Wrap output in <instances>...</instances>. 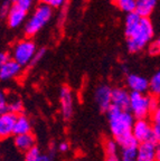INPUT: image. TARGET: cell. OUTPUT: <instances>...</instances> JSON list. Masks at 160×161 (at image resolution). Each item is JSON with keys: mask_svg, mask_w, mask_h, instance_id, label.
<instances>
[{"mask_svg": "<svg viewBox=\"0 0 160 161\" xmlns=\"http://www.w3.org/2000/svg\"><path fill=\"white\" fill-rule=\"evenodd\" d=\"M104 148L106 156H117L119 150V144L117 143V141L114 139H109V140L105 141Z\"/></svg>", "mask_w": 160, "mask_h": 161, "instance_id": "cell-24", "label": "cell"}, {"mask_svg": "<svg viewBox=\"0 0 160 161\" xmlns=\"http://www.w3.org/2000/svg\"><path fill=\"white\" fill-rule=\"evenodd\" d=\"M9 58L10 57L7 53H3V52H1V53H0V67H1V66H3V64L9 59Z\"/></svg>", "mask_w": 160, "mask_h": 161, "instance_id": "cell-32", "label": "cell"}, {"mask_svg": "<svg viewBox=\"0 0 160 161\" xmlns=\"http://www.w3.org/2000/svg\"><path fill=\"white\" fill-rule=\"evenodd\" d=\"M25 158L24 161H52L49 156L42 153V151L38 147L34 146L33 148H30L28 151L25 152Z\"/></svg>", "mask_w": 160, "mask_h": 161, "instance_id": "cell-19", "label": "cell"}, {"mask_svg": "<svg viewBox=\"0 0 160 161\" xmlns=\"http://www.w3.org/2000/svg\"><path fill=\"white\" fill-rule=\"evenodd\" d=\"M36 44L29 37L26 39H21L14 45L11 50V59L17 62L20 66H28L31 62L34 54H35Z\"/></svg>", "mask_w": 160, "mask_h": 161, "instance_id": "cell-4", "label": "cell"}, {"mask_svg": "<svg viewBox=\"0 0 160 161\" xmlns=\"http://www.w3.org/2000/svg\"><path fill=\"white\" fill-rule=\"evenodd\" d=\"M148 91H150L151 95L158 96L160 94V73L153 74L152 77L148 82Z\"/></svg>", "mask_w": 160, "mask_h": 161, "instance_id": "cell-21", "label": "cell"}, {"mask_svg": "<svg viewBox=\"0 0 160 161\" xmlns=\"http://www.w3.org/2000/svg\"><path fill=\"white\" fill-rule=\"evenodd\" d=\"M42 3H45V5L49 6L50 8H60L62 6L65 5L66 0H40Z\"/></svg>", "mask_w": 160, "mask_h": 161, "instance_id": "cell-28", "label": "cell"}, {"mask_svg": "<svg viewBox=\"0 0 160 161\" xmlns=\"http://www.w3.org/2000/svg\"><path fill=\"white\" fill-rule=\"evenodd\" d=\"M149 101L150 96L146 93L131 92L128 111L134 119H148V116L150 115Z\"/></svg>", "mask_w": 160, "mask_h": 161, "instance_id": "cell-5", "label": "cell"}, {"mask_svg": "<svg viewBox=\"0 0 160 161\" xmlns=\"http://www.w3.org/2000/svg\"><path fill=\"white\" fill-rule=\"evenodd\" d=\"M26 17H27V13L24 11L23 9L16 7V6H11V8L9 9V11L6 15V18H7V23L8 26L10 28H18L25 23Z\"/></svg>", "mask_w": 160, "mask_h": 161, "instance_id": "cell-13", "label": "cell"}, {"mask_svg": "<svg viewBox=\"0 0 160 161\" xmlns=\"http://www.w3.org/2000/svg\"><path fill=\"white\" fill-rule=\"evenodd\" d=\"M152 1H156V3H157V0H152Z\"/></svg>", "mask_w": 160, "mask_h": 161, "instance_id": "cell-35", "label": "cell"}, {"mask_svg": "<svg viewBox=\"0 0 160 161\" xmlns=\"http://www.w3.org/2000/svg\"><path fill=\"white\" fill-rule=\"evenodd\" d=\"M23 66H20L17 62L9 58V59L0 67V80H10L18 77L21 74Z\"/></svg>", "mask_w": 160, "mask_h": 161, "instance_id": "cell-10", "label": "cell"}, {"mask_svg": "<svg viewBox=\"0 0 160 161\" xmlns=\"http://www.w3.org/2000/svg\"><path fill=\"white\" fill-rule=\"evenodd\" d=\"M140 20L141 17L135 11L127 14V17H125V21H124V33L127 37L132 35V33L137 29V27L140 24Z\"/></svg>", "mask_w": 160, "mask_h": 161, "instance_id": "cell-17", "label": "cell"}, {"mask_svg": "<svg viewBox=\"0 0 160 161\" xmlns=\"http://www.w3.org/2000/svg\"><path fill=\"white\" fill-rule=\"evenodd\" d=\"M14 143H15V147L19 151L26 152V151H28L30 148H33L36 144V139L31 134V132L24 133V134H18V136H15Z\"/></svg>", "mask_w": 160, "mask_h": 161, "instance_id": "cell-15", "label": "cell"}, {"mask_svg": "<svg viewBox=\"0 0 160 161\" xmlns=\"http://www.w3.org/2000/svg\"><path fill=\"white\" fill-rule=\"evenodd\" d=\"M155 36V28L149 17H141L140 24L137 29L130 35L127 40L128 49L130 53H138L145 49Z\"/></svg>", "mask_w": 160, "mask_h": 161, "instance_id": "cell-2", "label": "cell"}, {"mask_svg": "<svg viewBox=\"0 0 160 161\" xmlns=\"http://www.w3.org/2000/svg\"><path fill=\"white\" fill-rule=\"evenodd\" d=\"M24 110L23 102L19 100V98H15L11 102H7V111L11 112L14 114H20Z\"/></svg>", "mask_w": 160, "mask_h": 161, "instance_id": "cell-23", "label": "cell"}, {"mask_svg": "<svg viewBox=\"0 0 160 161\" xmlns=\"http://www.w3.org/2000/svg\"><path fill=\"white\" fill-rule=\"evenodd\" d=\"M115 3L118 5L119 9L122 10L123 13L129 14V13L134 11L137 0H117Z\"/></svg>", "mask_w": 160, "mask_h": 161, "instance_id": "cell-22", "label": "cell"}, {"mask_svg": "<svg viewBox=\"0 0 160 161\" xmlns=\"http://www.w3.org/2000/svg\"><path fill=\"white\" fill-rule=\"evenodd\" d=\"M16 114L9 111L0 113V140H5L13 136Z\"/></svg>", "mask_w": 160, "mask_h": 161, "instance_id": "cell-9", "label": "cell"}, {"mask_svg": "<svg viewBox=\"0 0 160 161\" xmlns=\"http://www.w3.org/2000/svg\"><path fill=\"white\" fill-rule=\"evenodd\" d=\"M7 96H6L5 92L0 90V112H5L7 111Z\"/></svg>", "mask_w": 160, "mask_h": 161, "instance_id": "cell-30", "label": "cell"}, {"mask_svg": "<svg viewBox=\"0 0 160 161\" xmlns=\"http://www.w3.org/2000/svg\"><path fill=\"white\" fill-rule=\"evenodd\" d=\"M149 116H151V123H160V108L151 112Z\"/></svg>", "mask_w": 160, "mask_h": 161, "instance_id": "cell-31", "label": "cell"}, {"mask_svg": "<svg viewBox=\"0 0 160 161\" xmlns=\"http://www.w3.org/2000/svg\"><path fill=\"white\" fill-rule=\"evenodd\" d=\"M68 149H70V146H68L67 142H60V146H58V150L60 152H66V151H68Z\"/></svg>", "mask_w": 160, "mask_h": 161, "instance_id": "cell-33", "label": "cell"}, {"mask_svg": "<svg viewBox=\"0 0 160 161\" xmlns=\"http://www.w3.org/2000/svg\"><path fill=\"white\" fill-rule=\"evenodd\" d=\"M131 133L139 143L147 142V141L152 142L151 122H149L148 119H135L131 128Z\"/></svg>", "mask_w": 160, "mask_h": 161, "instance_id": "cell-6", "label": "cell"}, {"mask_svg": "<svg viewBox=\"0 0 160 161\" xmlns=\"http://www.w3.org/2000/svg\"><path fill=\"white\" fill-rule=\"evenodd\" d=\"M31 132V123L28 116L24 114H17L16 115L15 124H14V132L13 136H18V134L29 133Z\"/></svg>", "mask_w": 160, "mask_h": 161, "instance_id": "cell-16", "label": "cell"}, {"mask_svg": "<svg viewBox=\"0 0 160 161\" xmlns=\"http://www.w3.org/2000/svg\"><path fill=\"white\" fill-rule=\"evenodd\" d=\"M125 82H127L128 87L132 92H139V93H147L148 92L149 80L139 75V74H129L125 78Z\"/></svg>", "mask_w": 160, "mask_h": 161, "instance_id": "cell-14", "label": "cell"}, {"mask_svg": "<svg viewBox=\"0 0 160 161\" xmlns=\"http://www.w3.org/2000/svg\"><path fill=\"white\" fill-rule=\"evenodd\" d=\"M53 16V8L45 3H40L39 6L35 8L34 13L29 17V19L26 21L25 28V35L27 37H33L37 35L43 28L45 27L49 23L50 18Z\"/></svg>", "mask_w": 160, "mask_h": 161, "instance_id": "cell-3", "label": "cell"}, {"mask_svg": "<svg viewBox=\"0 0 160 161\" xmlns=\"http://www.w3.org/2000/svg\"><path fill=\"white\" fill-rule=\"evenodd\" d=\"M60 103L62 115L65 120H70L74 112V97L73 92L68 86H63L60 93Z\"/></svg>", "mask_w": 160, "mask_h": 161, "instance_id": "cell-8", "label": "cell"}, {"mask_svg": "<svg viewBox=\"0 0 160 161\" xmlns=\"http://www.w3.org/2000/svg\"><path fill=\"white\" fill-rule=\"evenodd\" d=\"M112 1H114V3H115V1H117V0H112Z\"/></svg>", "mask_w": 160, "mask_h": 161, "instance_id": "cell-36", "label": "cell"}, {"mask_svg": "<svg viewBox=\"0 0 160 161\" xmlns=\"http://www.w3.org/2000/svg\"><path fill=\"white\" fill-rule=\"evenodd\" d=\"M137 161H159V143L147 141L138 144Z\"/></svg>", "mask_w": 160, "mask_h": 161, "instance_id": "cell-7", "label": "cell"}, {"mask_svg": "<svg viewBox=\"0 0 160 161\" xmlns=\"http://www.w3.org/2000/svg\"><path fill=\"white\" fill-rule=\"evenodd\" d=\"M105 161H120V160H119V158L117 156H108V158H106Z\"/></svg>", "mask_w": 160, "mask_h": 161, "instance_id": "cell-34", "label": "cell"}, {"mask_svg": "<svg viewBox=\"0 0 160 161\" xmlns=\"http://www.w3.org/2000/svg\"><path fill=\"white\" fill-rule=\"evenodd\" d=\"M156 3L151 0H137L134 11L140 17H149L155 9Z\"/></svg>", "mask_w": 160, "mask_h": 161, "instance_id": "cell-18", "label": "cell"}, {"mask_svg": "<svg viewBox=\"0 0 160 161\" xmlns=\"http://www.w3.org/2000/svg\"><path fill=\"white\" fill-rule=\"evenodd\" d=\"M147 46H149V53L151 54V55H158L160 52V40L159 39H151L150 43L148 44Z\"/></svg>", "mask_w": 160, "mask_h": 161, "instance_id": "cell-27", "label": "cell"}, {"mask_svg": "<svg viewBox=\"0 0 160 161\" xmlns=\"http://www.w3.org/2000/svg\"><path fill=\"white\" fill-rule=\"evenodd\" d=\"M130 93L125 88L115 87L111 91V104L118 106L121 110H128Z\"/></svg>", "mask_w": 160, "mask_h": 161, "instance_id": "cell-12", "label": "cell"}, {"mask_svg": "<svg viewBox=\"0 0 160 161\" xmlns=\"http://www.w3.org/2000/svg\"><path fill=\"white\" fill-rule=\"evenodd\" d=\"M45 54H46L45 48H39V49H36V52H35V54H34L33 58H31V62H30L29 65L34 66V65H36V64H38L40 60L43 59V57L45 56Z\"/></svg>", "mask_w": 160, "mask_h": 161, "instance_id": "cell-26", "label": "cell"}, {"mask_svg": "<svg viewBox=\"0 0 160 161\" xmlns=\"http://www.w3.org/2000/svg\"><path fill=\"white\" fill-rule=\"evenodd\" d=\"M121 151V158L120 161H137V150L138 146H129L123 147Z\"/></svg>", "mask_w": 160, "mask_h": 161, "instance_id": "cell-20", "label": "cell"}, {"mask_svg": "<svg viewBox=\"0 0 160 161\" xmlns=\"http://www.w3.org/2000/svg\"><path fill=\"white\" fill-rule=\"evenodd\" d=\"M111 91L112 88L109 85H100L96 90H95L94 97L95 102L98 104V106L101 108V111H106L109 106L111 105Z\"/></svg>", "mask_w": 160, "mask_h": 161, "instance_id": "cell-11", "label": "cell"}, {"mask_svg": "<svg viewBox=\"0 0 160 161\" xmlns=\"http://www.w3.org/2000/svg\"><path fill=\"white\" fill-rule=\"evenodd\" d=\"M0 113H1V112H0Z\"/></svg>", "mask_w": 160, "mask_h": 161, "instance_id": "cell-37", "label": "cell"}, {"mask_svg": "<svg viewBox=\"0 0 160 161\" xmlns=\"http://www.w3.org/2000/svg\"><path fill=\"white\" fill-rule=\"evenodd\" d=\"M110 124V131L117 143L122 142L124 139L130 136L134 118L128 110H121L118 106L111 104L106 111Z\"/></svg>", "mask_w": 160, "mask_h": 161, "instance_id": "cell-1", "label": "cell"}, {"mask_svg": "<svg viewBox=\"0 0 160 161\" xmlns=\"http://www.w3.org/2000/svg\"><path fill=\"white\" fill-rule=\"evenodd\" d=\"M11 3H13L14 6L23 9L26 13H28L33 8L35 0H11Z\"/></svg>", "mask_w": 160, "mask_h": 161, "instance_id": "cell-25", "label": "cell"}, {"mask_svg": "<svg viewBox=\"0 0 160 161\" xmlns=\"http://www.w3.org/2000/svg\"><path fill=\"white\" fill-rule=\"evenodd\" d=\"M13 6L11 0H5L3 3H0V16H6L9 9Z\"/></svg>", "mask_w": 160, "mask_h": 161, "instance_id": "cell-29", "label": "cell"}]
</instances>
